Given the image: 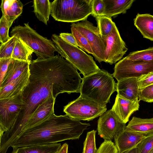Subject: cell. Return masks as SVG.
Returning a JSON list of instances; mask_svg holds the SVG:
<instances>
[{
  "instance_id": "6da1fadb",
  "label": "cell",
  "mask_w": 153,
  "mask_h": 153,
  "mask_svg": "<svg viewBox=\"0 0 153 153\" xmlns=\"http://www.w3.org/2000/svg\"><path fill=\"white\" fill-rule=\"evenodd\" d=\"M28 83L22 93L21 110L13 125L5 133L15 140L23 132L39 105L52 93L80 92L82 79L77 69L61 56L37 58L31 61Z\"/></svg>"
},
{
  "instance_id": "7a4b0ae2",
  "label": "cell",
  "mask_w": 153,
  "mask_h": 153,
  "mask_svg": "<svg viewBox=\"0 0 153 153\" xmlns=\"http://www.w3.org/2000/svg\"><path fill=\"white\" fill-rule=\"evenodd\" d=\"M90 125L66 114L57 116L53 114L42 122L24 131L10 146L14 148L46 145L78 139Z\"/></svg>"
},
{
  "instance_id": "3957f363",
  "label": "cell",
  "mask_w": 153,
  "mask_h": 153,
  "mask_svg": "<svg viewBox=\"0 0 153 153\" xmlns=\"http://www.w3.org/2000/svg\"><path fill=\"white\" fill-rule=\"evenodd\" d=\"M112 74L100 69L82 79L80 95L100 105L106 107L112 94L116 91L117 83Z\"/></svg>"
},
{
  "instance_id": "277c9868",
  "label": "cell",
  "mask_w": 153,
  "mask_h": 153,
  "mask_svg": "<svg viewBox=\"0 0 153 153\" xmlns=\"http://www.w3.org/2000/svg\"><path fill=\"white\" fill-rule=\"evenodd\" d=\"M51 39L57 52L78 70L83 76L90 75L100 70L93 57L78 47L67 42L56 34L52 35Z\"/></svg>"
},
{
  "instance_id": "5b68a950",
  "label": "cell",
  "mask_w": 153,
  "mask_h": 153,
  "mask_svg": "<svg viewBox=\"0 0 153 153\" xmlns=\"http://www.w3.org/2000/svg\"><path fill=\"white\" fill-rule=\"evenodd\" d=\"M92 0H55L51 15L56 21L76 23L86 20L92 13Z\"/></svg>"
},
{
  "instance_id": "8992f818",
  "label": "cell",
  "mask_w": 153,
  "mask_h": 153,
  "mask_svg": "<svg viewBox=\"0 0 153 153\" xmlns=\"http://www.w3.org/2000/svg\"><path fill=\"white\" fill-rule=\"evenodd\" d=\"M11 36L20 40L34 53L37 58H47L54 56L57 50L52 40L40 35L32 28L28 22L23 26L13 27L10 32Z\"/></svg>"
},
{
  "instance_id": "52a82bcc",
  "label": "cell",
  "mask_w": 153,
  "mask_h": 153,
  "mask_svg": "<svg viewBox=\"0 0 153 153\" xmlns=\"http://www.w3.org/2000/svg\"><path fill=\"white\" fill-rule=\"evenodd\" d=\"M106 110V107L102 106L80 95L64 106L63 112L74 119L89 121L100 117Z\"/></svg>"
},
{
  "instance_id": "ba28073f",
  "label": "cell",
  "mask_w": 153,
  "mask_h": 153,
  "mask_svg": "<svg viewBox=\"0 0 153 153\" xmlns=\"http://www.w3.org/2000/svg\"><path fill=\"white\" fill-rule=\"evenodd\" d=\"M71 27L78 30L87 39L95 59L99 62H105L106 43L101 37L97 27L87 20L72 23Z\"/></svg>"
},
{
  "instance_id": "9c48e42d",
  "label": "cell",
  "mask_w": 153,
  "mask_h": 153,
  "mask_svg": "<svg viewBox=\"0 0 153 153\" xmlns=\"http://www.w3.org/2000/svg\"><path fill=\"white\" fill-rule=\"evenodd\" d=\"M112 74L117 81L129 78H139L153 71V62L134 61L126 57L115 64Z\"/></svg>"
},
{
  "instance_id": "30bf717a",
  "label": "cell",
  "mask_w": 153,
  "mask_h": 153,
  "mask_svg": "<svg viewBox=\"0 0 153 153\" xmlns=\"http://www.w3.org/2000/svg\"><path fill=\"white\" fill-rule=\"evenodd\" d=\"M126 126L111 109L100 117L97 121L98 134L104 140L112 141L125 130Z\"/></svg>"
},
{
  "instance_id": "8fae6325",
  "label": "cell",
  "mask_w": 153,
  "mask_h": 153,
  "mask_svg": "<svg viewBox=\"0 0 153 153\" xmlns=\"http://www.w3.org/2000/svg\"><path fill=\"white\" fill-rule=\"evenodd\" d=\"M22 104V93L11 98L0 100V136L12 127Z\"/></svg>"
},
{
  "instance_id": "7c38bea8",
  "label": "cell",
  "mask_w": 153,
  "mask_h": 153,
  "mask_svg": "<svg viewBox=\"0 0 153 153\" xmlns=\"http://www.w3.org/2000/svg\"><path fill=\"white\" fill-rule=\"evenodd\" d=\"M102 38L106 43L105 62L110 65L115 63L121 59L128 50L116 26L110 34Z\"/></svg>"
},
{
  "instance_id": "4fadbf2b",
  "label": "cell",
  "mask_w": 153,
  "mask_h": 153,
  "mask_svg": "<svg viewBox=\"0 0 153 153\" xmlns=\"http://www.w3.org/2000/svg\"><path fill=\"white\" fill-rule=\"evenodd\" d=\"M56 97L52 93L39 105L28 119L23 131L42 122L54 114V107Z\"/></svg>"
},
{
  "instance_id": "5bb4252c",
  "label": "cell",
  "mask_w": 153,
  "mask_h": 153,
  "mask_svg": "<svg viewBox=\"0 0 153 153\" xmlns=\"http://www.w3.org/2000/svg\"><path fill=\"white\" fill-rule=\"evenodd\" d=\"M151 135L125 130L114 140L118 152H122L137 147L144 138Z\"/></svg>"
},
{
  "instance_id": "9a60e30c",
  "label": "cell",
  "mask_w": 153,
  "mask_h": 153,
  "mask_svg": "<svg viewBox=\"0 0 153 153\" xmlns=\"http://www.w3.org/2000/svg\"><path fill=\"white\" fill-rule=\"evenodd\" d=\"M139 101L138 99L130 100L117 94L111 109L126 124L132 113L139 110Z\"/></svg>"
},
{
  "instance_id": "2e32d148",
  "label": "cell",
  "mask_w": 153,
  "mask_h": 153,
  "mask_svg": "<svg viewBox=\"0 0 153 153\" xmlns=\"http://www.w3.org/2000/svg\"><path fill=\"white\" fill-rule=\"evenodd\" d=\"M30 74L29 69L0 89V100L11 98L22 93L28 83Z\"/></svg>"
},
{
  "instance_id": "e0dca14e",
  "label": "cell",
  "mask_w": 153,
  "mask_h": 153,
  "mask_svg": "<svg viewBox=\"0 0 153 153\" xmlns=\"http://www.w3.org/2000/svg\"><path fill=\"white\" fill-rule=\"evenodd\" d=\"M117 95L127 100L133 101L138 99V78H129L117 81L116 87Z\"/></svg>"
},
{
  "instance_id": "ac0fdd59",
  "label": "cell",
  "mask_w": 153,
  "mask_h": 153,
  "mask_svg": "<svg viewBox=\"0 0 153 153\" xmlns=\"http://www.w3.org/2000/svg\"><path fill=\"white\" fill-rule=\"evenodd\" d=\"M31 61H22L13 59L9 65L2 82L0 84V89L29 69Z\"/></svg>"
},
{
  "instance_id": "d6986e66",
  "label": "cell",
  "mask_w": 153,
  "mask_h": 153,
  "mask_svg": "<svg viewBox=\"0 0 153 153\" xmlns=\"http://www.w3.org/2000/svg\"><path fill=\"white\" fill-rule=\"evenodd\" d=\"M105 10L103 16L111 18L121 13H125L134 0H103Z\"/></svg>"
},
{
  "instance_id": "ffe728a7",
  "label": "cell",
  "mask_w": 153,
  "mask_h": 153,
  "mask_svg": "<svg viewBox=\"0 0 153 153\" xmlns=\"http://www.w3.org/2000/svg\"><path fill=\"white\" fill-rule=\"evenodd\" d=\"M134 24L144 38L153 41V15L138 13L134 19Z\"/></svg>"
},
{
  "instance_id": "44dd1931",
  "label": "cell",
  "mask_w": 153,
  "mask_h": 153,
  "mask_svg": "<svg viewBox=\"0 0 153 153\" xmlns=\"http://www.w3.org/2000/svg\"><path fill=\"white\" fill-rule=\"evenodd\" d=\"M125 130L153 134V117L143 119L133 117Z\"/></svg>"
},
{
  "instance_id": "7402d4cb",
  "label": "cell",
  "mask_w": 153,
  "mask_h": 153,
  "mask_svg": "<svg viewBox=\"0 0 153 153\" xmlns=\"http://www.w3.org/2000/svg\"><path fill=\"white\" fill-rule=\"evenodd\" d=\"M61 146L56 143L19 147L13 148L12 153H56Z\"/></svg>"
},
{
  "instance_id": "603a6c76",
  "label": "cell",
  "mask_w": 153,
  "mask_h": 153,
  "mask_svg": "<svg viewBox=\"0 0 153 153\" xmlns=\"http://www.w3.org/2000/svg\"><path fill=\"white\" fill-rule=\"evenodd\" d=\"M51 2L49 0H34L33 7V12L38 19L47 25L51 13Z\"/></svg>"
},
{
  "instance_id": "cb8c5ba5",
  "label": "cell",
  "mask_w": 153,
  "mask_h": 153,
  "mask_svg": "<svg viewBox=\"0 0 153 153\" xmlns=\"http://www.w3.org/2000/svg\"><path fill=\"white\" fill-rule=\"evenodd\" d=\"M23 4L19 0H12L5 12L2 16L5 17L8 22L9 28L13 23L22 13Z\"/></svg>"
},
{
  "instance_id": "d4e9b609",
  "label": "cell",
  "mask_w": 153,
  "mask_h": 153,
  "mask_svg": "<svg viewBox=\"0 0 153 153\" xmlns=\"http://www.w3.org/2000/svg\"><path fill=\"white\" fill-rule=\"evenodd\" d=\"M33 53L20 40L17 38L11 58L19 60L30 61H31L30 57Z\"/></svg>"
},
{
  "instance_id": "484cf974",
  "label": "cell",
  "mask_w": 153,
  "mask_h": 153,
  "mask_svg": "<svg viewBox=\"0 0 153 153\" xmlns=\"http://www.w3.org/2000/svg\"><path fill=\"white\" fill-rule=\"evenodd\" d=\"M95 18L97 28L102 38L110 34L116 26L111 18L107 16H99Z\"/></svg>"
},
{
  "instance_id": "4316f807",
  "label": "cell",
  "mask_w": 153,
  "mask_h": 153,
  "mask_svg": "<svg viewBox=\"0 0 153 153\" xmlns=\"http://www.w3.org/2000/svg\"><path fill=\"white\" fill-rule=\"evenodd\" d=\"M126 57L128 59L134 61L153 62V47L131 52Z\"/></svg>"
},
{
  "instance_id": "83f0119b",
  "label": "cell",
  "mask_w": 153,
  "mask_h": 153,
  "mask_svg": "<svg viewBox=\"0 0 153 153\" xmlns=\"http://www.w3.org/2000/svg\"><path fill=\"white\" fill-rule=\"evenodd\" d=\"M71 31L76 40L78 47L83 51L92 54L94 56V54L87 39L73 27H71Z\"/></svg>"
},
{
  "instance_id": "f1b7e54d",
  "label": "cell",
  "mask_w": 153,
  "mask_h": 153,
  "mask_svg": "<svg viewBox=\"0 0 153 153\" xmlns=\"http://www.w3.org/2000/svg\"><path fill=\"white\" fill-rule=\"evenodd\" d=\"M97 131L93 130L87 132L83 143L82 153H97L95 142V135Z\"/></svg>"
},
{
  "instance_id": "f546056e",
  "label": "cell",
  "mask_w": 153,
  "mask_h": 153,
  "mask_svg": "<svg viewBox=\"0 0 153 153\" xmlns=\"http://www.w3.org/2000/svg\"><path fill=\"white\" fill-rule=\"evenodd\" d=\"M14 36L10 37L7 42L1 43L0 46V59L11 58L16 41Z\"/></svg>"
},
{
  "instance_id": "4dcf8cb0",
  "label": "cell",
  "mask_w": 153,
  "mask_h": 153,
  "mask_svg": "<svg viewBox=\"0 0 153 153\" xmlns=\"http://www.w3.org/2000/svg\"><path fill=\"white\" fill-rule=\"evenodd\" d=\"M8 22L5 16H2L0 20V42L4 43L10 39L9 35Z\"/></svg>"
},
{
  "instance_id": "1f68e13d",
  "label": "cell",
  "mask_w": 153,
  "mask_h": 153,
  "mask_svg": "<svg viewBox=\"0 0 153 153\" xmlns=\"http://www.w3.org/2000/svg\"><path fill=\"white\" fill-rule=\"evenodd\" d=\"M138 99L147 102H153V84L139 89Z\"/></svg>"
},
{
  "instance_id": "d6a6232c",
  "label": "cell",
  "mask_w": 153,
  "mask_h": 153,
  "mask_svg": "<svg viewBox=\"0 0 153 153\" xmlns=\"http://www.w3.org/2000/svg\"><path fill=\"white\" fill-rule=\"evenodd\" d=\"M137 147L139 153H148L153 148V134L144 138Z\"/></svg>"
},
{
  "instance_id": "836d02e7",
  "label": "cell",
  "mask_w": 153,
  "mask_h": 153,
  "mask_svg": "<svg viewBox=\"0 0 153 153\" xmlns=\"http://www.w3.org/2000/svg\"><path fill=\"white\" fill-rule=\"evenodd\" d=\"M118 149L112 141L104 140L98 149L97 153H118Z\"/></svg>"
},
{
  "instance_id": "e575fe53",
  "label": "cell",
  "mask_w": 153,
  "mask_h": 153,
  "mask_svg": "<svg viewBox=\"0 0 153 153\" xmlns=\"http://www.w3.org/2000/svg\"><path fill=\"white\" fill-rule=\"evenodd\" d=\"M92 13L91 15L95 18L103 16L105 10L103 0H92Z\"/></svg>"
},
{
  "instance_id": "d590c367",
  "label": "cell",
  "mask_w": 153,
  "mask_h": 153,
  "mask_svg": "<svg viewBox=\"0 0 153 153\" xmlns=\"http://www.w3.org/2000/svg\"><path fill=\"white\" fill-rule=\"evenodd\" d=\"M139 89L153 84V71L138 78Z\"/></svg>"
},
{
  "instance_id": "8d00e7d4",
  "label": "cell",
  "mask_w": 153,
  "mask_h": 153,
  "mask_svg": "<svg viewBox=\"0 0 153 153\" xmlns=\"http://www.w3.org/2000/svg\"><path fill=\"white\" fill-rule=\"evenodd\" d=\"M12 58L0 59V84L2 82L8 66L12 60Z\"/></svg>"
},
{
  "instance_id": "74e56055",
  "label": "cell",
  "mask_w": 153,
  "mask_h": 153,
  "mask_svg": "<svg viewBox=\"0 0 153 153\" xmlns=\"http://www.w3.org/2000/svg\"><path fill=\"white\" fill-rule=\"evenodd\" d=\"M59 36L67 42L73 45L78 47L76 40L71 33H59Z\"/></svg>"
},
{
  "instance_id": "f35d334b",
  "label": "cell",
  "mask_w": 153,
  "mask_h": 153,
  "mask_svg": "<svg viewBox=\"0 0 153 153\" xmlns=\"http://www.w3.org/2000/svg\"><path fill=\"white\" fill-rule=\"evenodd\" d=\"M68 145L66 143H64L56 152V153H68Z\"/></svg>"
},
{
  "instance_id": "ab89813d",
  "label": "cell",
  "mask_w": 153,
  "mask_h": 153,
  "mask_svg": "<svg viewBox=\"0 0 153 153\" xmlns=\"http://www.w3.org/2000/svg\"><path fill=\"white\" fill-rule=\"evenodd\" d=\"M118 153H139L138 148L136 147L130 150L125 151L122 152H119Z\"/></svg>"
},
{
  "instance_id": "60d3db41",
  "label": "cell",
  "mask_w": 153,
  "mask_h": 153,
  "mask_svg": "<svg viewBox=\"0 0 153 153\" xmlns=\"http://www.w3.org/2000/svg\"><path fill=\"white\" fill-rule=\"evenodd\" d=\"M148 153H153V148Z\"/></svg>"
}]
</instances>
